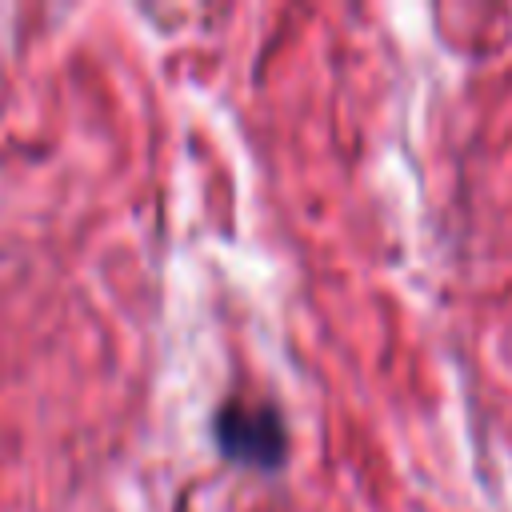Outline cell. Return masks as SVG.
I'll return each mask as SVG.
<instances>
[{"label":"cell","mask_w":512,"mask_h":512,"mask_svg":"<svg viewBox=\"0 0 512 512\" xmlns=\"http://www.w3.org/2000/svg\"><path fill=\"white\" fill-rule=\"evenodd\" d=\"M216 452L252 472H280L288 464V424L272 400L260 396H228L212 412Z\"/></svg>","instance_id":"1"}]
</instances>
